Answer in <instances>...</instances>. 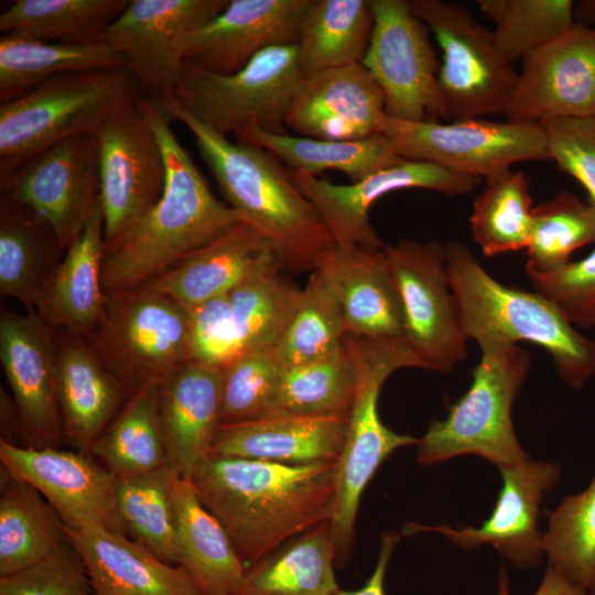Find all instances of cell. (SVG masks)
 <instances>
[{"label":"cell","mask_w":595,"mask_h":595,"mask_svg":"<svg viewBox=\"0 0 595 595\" xmlns=\"http://www.w3.org/2000/svg\"><path fill=\"white\" fill-rule=\"evenodd\" d=\"M0 497V576L25 570L67 541L64 524L29 483L6 470Z\"/></svg>","instance_id":"cell-35"},{"label":"cell","mask_w":595,"mask_h":595,"mask_svg":"<svg viewBox=\"0 0 595 595\" xmlns=\"http://www.w3.org/2000/svg\"><path fill=\"white\" fill-rule=\"evenodd\" d=\"M374 24L370 0H314L298 42L303 77L361 64Z\"/></svg>","instance_id":"cell-36"},{"label":"cell","mask_w":595,"mask_h":595,"mask_svg":"<svg viewBox=\"0 0 595 595\" xmlns=\"http://www.w3.org/2000/svg\"><path fill=\"white\" fill-rule=\"evenodd\" d=\"M526 272L534 291L551 300L574 327H595V248L558 270Z\"/></svg>","instance_id":"cell-51"},{"label":"cell","mask_w":595,"mask_h":595,"mask_svg":"<svg viewBox=\"0 0 595 595\" xmlns=\"http://www.w3.org/2000/svg\"><path fill=\"white\" fill-rule=\"evenodd\" d=\"M302 78L298 44L279 45L259 52L230 75L184 61L171 96L221 136H236L252 125L286 134V116Z\"/></svg>","instance_id":"cell-8"},{"label":"cell","mask_w":595,"mask_h":595,"mask_svg":"<svg viewBox=\"0 0 595 595\" xmlns=\"http://www.w3.org/2000/svg\"><path fill=\"white\" fill-rule=\"evenodd\" d=\"M0 459L6 470L32 485L47 500L66 529L127 533L116 500V477L91 455L18 446L1 440Z\"/></svg>","instance_id":"cell-18"},{"label":"cell","mask_w":595,"mask_h":595,"mask_svg":"<svg viewBox=\"0 0 595 595\" xmlns=\"http://www.w3.org/2000/svg\"><path fill=\"white\" fill-rule=\"evenodd\" d=\"M336 463L293 465L210 454L190 478L249 567L329 521Z\"/></svg>","instance_id":"cell-1"},{"label":"cell","mask_w":595,"mask_h":595,"mask_svg":"<svg viewBox=\"0 0 595 595\" xmlns=\"http://www.w3.org/2000/svg\"><path fill=\"white\" fill-rule=\"evenodd\" d=\"M547 516L542 543L548 564L588 589L595 582V476L583 491L566 496Z\"/></svg>","instance_id":"cell-48"},{"label":"cell","mask_w":595,"mask_h":595,"mask_svg":"<svg viewBox=\"0 0 595 595\" xmlns=\"http://www.w3.org/2000/svg\"><path fill=\"white\" fill-rule=\"evenodd\" d=\"M290 175L315 206L336 245H358L381 249L385 244L374 229L369 212L388 193L423 188L454 197L470 193L483 178L440 165L402 158L358 182L335 184L295 170Z\"/></svg>","instance_id":"cell-17"},{"label":"cell","mask_w":595,"mask_h":595,"mask_svg":"<svg viewBox=\"0 0 595 595\" xmlns=\"http://www.w3.org/2000/svg\"><path fill=\"white\" fill-rule=\"evenodd\" d=\"M388 118L385 96L363 64L303 77L285 125L299 136L355 141L382 134Z\"/></svg>","instance_id":"cell-22"},{"label":"cell","mask_w":595,"mask_h":595,"mask_svg":"<svg viewBox=\"0 0 595 595\" xmlns=\"http://www.w3.org/2000/svg\"><path fill=\"white\" fill-rule=\"evenodd\" d=\"M335 565L326 521L247 567L234 595H336Z\"/></svg>","instance_id":"cell-33"},{"label":"cell","mask_w":595,"mask_h":595,"mask_svg":"<svg viewBox=\"0 0 595 595\" xmlns=\"http://www.w3.org/2000/svg\"><path fill=\"white\" fill-rule=\"evenodd\" d=\"M221 368L186 360L160 382L159 418L166 466L190 479L210 455L220 412Z\"/></svg>","instance_id":"cell-25"},{"label":"cell","mask_w":595,"mask_h":595,"mask_svg":"<svg viewBox=\"0 0 595 595\" xmlns=\"http://www.w3.org/2000/svg\"><path fill=\"white\" fill-rule=\"evenodd\" d=\"M480 350L466 393L444 420L432 422L419 439L420 465L477 455L501 468L529 458L516 436L511 409L530 370V355L518 345H493Z\"/></svg>","instance_id":"cell-7"},{"label":"cell","mask_w":595,"mask_h":595,"mask_svg":"<svg viewBox=\"0 0 595 595\" xmlns=\"http://www.w3.org/2000/svg\"><path fill=\"white\" fill-rule=\"evenodd\" d=\"M129 0H15L0 14L1 33L67 44L101 42Z\"/></svg>","instance_id":"cell-39"},{"label":"cell","mask_w":595,"mask_h":595,"mask_svg":"<svg viewBox=\"0 0 595 595\" xmlns=\"http://www.w3.org/2000/svg\"><path fill=\"white\" fill-rule=\"evenodd\" d=\"M129 396L83 337L60 333L56 399L63 433L75 451L90 455L93 445Z\"/></svg>","instance_id":"cell-27"},{"label":"cell","mask_w":595,"mask_h":595,"mask_svg":"<svg viewBox=\"0 0 595 595\" xmlns=\"http://www.w3.org/2000/svg\"><path fill=\"white\" fill-rule=\"evenodd\" d=\"M595 244V207L562 191L533 206L526 271L545 273L571 262V255Z\"/></svg>","instance_id":"cell-44"},{"label":"cell","mask_w":595,"mask_h":595,"mask_svg":"<svg viewBox=\"0 0 595 595\" xmlns=\"http://www.w3.org/2000/svg\"><path fill=\"white\" fill-rule=\"evenodd\" d=\"M141 105L163 151L165 186L153 208L121 239L105 248V293L151 282L242 221L235 209L215 197L158 100L143 95Z\"/></svg>","instance_id":"cell-2"},{"label":"cell","mask_w":595,"mask_h":595,"mask_svg":"<svg viewBox=\"0 0 595 595\" xmlns=\"http://www.w3.org/2000/svg\"><path fill=\"white\" fill-rule=\"evenodd\" d=\"M283 269L281 259L269 260L227 293L242 353L275 345L296 311L302 289Z\"/></svg>","instance_id":"cell-40"},{"label":"cell","mask_w":595,"mask_h":595,"mask_svg":"<svg viewBox=\"0 0 595 595\" xmlns=\"http://www.w3.org/2000/svg\"><path fill=\"white\" fill-rule=\"evenodd\" d=\"M143 93L126 67L66 73L0 102V180L30 158L78 134H94Z\"/></svg>","instance_id":"cell-6"},{"label":"cell","mask_w":595,"mask_h":595,"mask_svg":"<svg viewBox=\"0 0 595 595\" xmlns=\"http://www.w3.org/2000/svg\"><path fill=\"white\" fill-rule=\"evenodd\" d=\"M577 23L595 28V0H581L575 4Z\"/></svg>","instance_id":"cell-55"},{"label":"cell","mask_w":595,"mask_h":595,"mask_svg":"<svg viewBox=\"0 0 595 595\" xmlns=\"http://www.w3.org/2000/svg\"><path fill=\"white\" fill-rule=\"evenodd\" d=\"M402 302L403 338L424 369L450 372L467 357L445 264V245L403 239L383 247Z\"/></svg>","instance_id":"cell-13"},{"label":"cell","mask_w":595,"mask_h":595,"mask_svg":"<svg viewBox=\"0 0 595 595\" xmlns=\"http://www.w3.org/2000/svg\"><path fill=\"white\" fill-rule=\"evenodd\" d=\"M53 228L32 209L0 199V293L34 312L63 259Z\"/></svg>","instance_id":"cell-32"},{"label":"cell","mask_w":595,"mask_h":595,"mask_svg":"<svg viewBox=\"0 0 595 595\" xmlns=\"http://www.w3.org/2000/svg\"><path fill=\"white\" fill-rule=\"evenodd\" d=\"M348 432V418L274 414L220 425L213 455L307 465L337 463Z\"/></svg>","instance_id":"cell-28"},{"label":"cell","mask_w":595,"mask_h":595,"mask_svg":"<svg viewBox=\"0 0 595 595\" xmlns=\"http://www.w3.org/2000/svg\"><path fill=\"white\" fill-rule=\"evenodd\" d=\"M35 312L1 311L0 361L28 446L55 447L63 426L56 399L57 337Z\"/></svg>","instance_id":"cell-21"},{"label":"cell","mask_w":595,"mask_h":595,"mask_svg":"<svg viewBox=\"0 0 595 595\" xmlns=\"http://www.w3.org/2000/svg\"><path fill=\"white\" fill-rule=\"evenodd\" d=\"M285 365L275 345L246 350L221 368L220 425L275 414Z\"/></svg>","instance_id":"cell-47"},{"label":"cell","mask_w":595,"mask_h":595,"mask_svg":"<svg viewBox=\"0 0 595 595\" xmlns=\"http://www.w3.org/2000/svg\"><path fill=\"white\" fill-rule=\"evenodd\" d=\"M104 226L98 202L44 286L34 312L54 331L85 338L102 315L106 299L101 283Z\"/></svg>","instance_id":"cell-30"},{"label":"cell","mask_w":595,"mask_h":595,"mask_svg":"<svg viewBox=\"0 0 595 595\" xmlns=\"http://www.w3.org/2000/svg\"><path fill=\"white\" fill-rule=\"evenodd\" d=\"M155 99L171 121L182 122L192 133L228 206L271 241L284 269L313 270L318 257L334 241L289 170L262 148L229 141L171 95Z\"/></svg>","instance_id":"cell-3"},{"label":"cell","mask_w":595,"mask_h":595,"mask_svg":"<svg viewBox=\"0 0 595 595\" xmlns=\"http://www.w3.org/2000/svg\"><path fill=\"white\" fill-rule=\"evenodd\" d=\"M126 67L123 56L106 42L67 44L17 33L0 36V100L26 94L66 73Z\"/></svg>","instance_id":"cell-34"},{"label":"cell","mask_w":595,"mask_h":595,"mask_svg":"<svg viewBox=\"0 0 595 595\" xmlns=\"http://www.w3.org/2000/svg\"><path fill=\"white\" fill-rule=\"evenodd\" d=\"M0 192L48 223L66 251L99 202L95 136L71 137L30 158L0 180Z\"/></svg>","instance_id":"cell-16"},{"label":"cell","mask_w":595,"mask_h":595,"mask_svg":"<svg viewBox=\"0 0 595 595\" xmlns=\"http://www.w3.org/2000/svg\"><path fill=\"white\" fill-rule=\"evenodd\" d=\"M274 258L281 259L271 241L241 221L147 284L191 310L229 292Z\"/></svg>","instance_id":"cell-29"},{"label":"cell","mask_w":595,"mask_h":595,"mask_svg":"<svg viewBox=\"0 0 595 595\" xmlns=\"http://www.w3.org/2000/svg\"><path fill=\"white\" fill-rule=\"evenodd\" d=\"M105 294L84 339L130 394L190 360L188 309L148 284Z\"/></svg>","instance_id":"cell-9"},{"label":"cell","mask_w":595,"mask_h":595,"mask_svg":"<svg viewBox=\"0 0 595 595\" xmlns=\"http://www.w3.org/2000/svg\"><path fill=\"white\" fill-rule=\"evenodd\" d=\"M400 537L396 532H387L381 537L380 550L376 566L365 585L355 591L339 589L336 595H386L385 578L389 561Z\"/></svg>","instance_id":"cell-54"},{"label":"cell","mask_w":595,"mask_h":595,"mask_svg":"<svg viewBox=\"0 0 595 595\" xmlns=\"http://www.w3.org/2000/svg\"><path fill=\"white\" fill-rule=\"evenodd\" d=\"M237 142L257 145L284 161L292 170L316 176L327 170L346 174L358 182L392 165L402 158L391 149L383 134L355 141L322 140L268 132L249 126L236 134Z\"/></svg>","instance_id":"cell-37"},{"label":"cell","mask_w":595,"mask_h":595,"mask_svg":"<svg viewBox=\"0 0 595 595\" xmlns=\"http://www.w3.org/2000/svg\"><path fill=\"white\" fill-rule=\"evenodd\" d=\"M64 529L96 595H203L184 569L127 534Z\"/></svg>","instance_id":"cell-26"},{"label":"cell","mask_w":595,"mask_h":595,"mask_svg":"<svg viewBox=\"0 0 595 595\" xmlns=\"http://www.w3.org/2000/svg\"><path fill=\"white\" fill-rule=\"evenodd\" d=\"M227 293L190 310V360L223 368L242 353Z\"/></svg>","instance_id":"cell-52"},{"label":"cell","mask_w":595,"mask_h":595,"mask_svg":"<svg viewBox=\"0 0 595 595\" xmlns=\"http://www.w3.org/2000/svg\"><path fill=\"white\" fill-rule=\"evenodd\" d=\"M176 564L203 595H234L246 566L220 522L201 502L190 479L175 478Z\"/></svg>","instance_id":"cell-31"},{"label":"cell","mask_w":595,"mask_h":595,"mask_svg":"<svg viewBox=\"0 0 595 595\" xmlns=\"http://www.w3.org/2000/svg\"><path fill=\"white\" fill-rule=\"evenodd\" d=\"M162 377L131 393L91 447L90 455L97 456L115 477L166 466L159 418Z\"/></svg>","instance_id":"cell-38"},{"label":"cell","mask_w":595,"mask_h":595,"mask_svg":"<svg viewBox=\"0 0 595 595\" xmlns=\"http://www.w3.org/2000/svg\"><path fill=\"white\" fill-rule=\"evenodd\" d=\"M229 0H131L102 41L126 61L144 96L160 98L176 87L187 40L216 18Z\"/></svg>","instance_id":"cell-15"},{"label":"cell","mask_w":595,"mask_h":595,"mask_svg":"<svg viewBox=\"0 0 595 595\" xmlns=\"http://www.w3.org/2000/svg\"><path fill=\"white\" fill-rule=\"evenodd\" d=\"M521 61L507 120L595 117V28L577 23Z\"/></svg>","instance_id":"cell-19"},{"label":"cell","mask_w":595,"mask_h":595,"mask_svg":"<svg viewBox=\"0 0 595 595\" xmlns=\"http://www.w3.org/2000/svg\"><path fill=\"white\" fill-rule=\"evenodd\" d=\"M177 476L163 466L154 470L116 477L115 493L126 531L154 554L176 564V528L173 502Z\"/></svg>","instance_id":"cell-42"},{"label":"cell","mask_w":595,"mask_h":595,"mask_svg":"<svg viewBox=\"0 0 595 595\" xmlns=\"http://www.w3.org/2000/svg\"><path fill=\"white\" fill-rule=\"evenodd\" d=\"M496 595H511L509 577L504 567L499 572ZM532 595H588V592L548 564L543 578Z\"/></svg>","instance_id":"cell-53"},{"label":"cell","mask_w":595,"mask_h":595,"mask_svg":"<svg viewBox=\"0 0 595 595\" xmlns=\"http://www.w3.org/2000/svg\"><path fill=\"white\" fill-rule=\"evenodd\" d=\"M313 270L335 294L348 334L403 337L402 302L383 248L334 244L318 257Z\"/></svg>","instance_id":"cell-24"},{"label":"cell","mask_w":595,"mask_h":595,"mask_svg":"<svg viewBox=\"0 0 595 595\" xmlns=\"http://www.w3.org/2000/svg\"><path fill=\"white\" fill-rule=\"evenodd\" d=\"M356 390V369L343 344L322 359L285 366L275 414L349 418Z\"/></svg>","instance_id":"cell-43"},{"label":"cell","mask_w":595,"mask_h":595,"mask_svg":"<svg viewBox=\"0 0 595 595\" xmlns=\"http://www.w3.org/2000/svg\"><path fill=\"white\" fill-rule=\"evenodd\" d=\"M499 470L502 487L490 517L480 527L455 529L447 524L429 527L410 522L404 526L403 534L437 532L464 549L491 545L518 569L539 565L544 554L543 534L538 526L540 504L558 484L560 467L529 457Z\"/></svg>","instance_id":"cell-20"},{"label":"cell","mask_w":595,"mask_h":595,"mask_svg":"<svg viewBox=\"0 0 595 595\" xmlns=\"http://www.w3.org/2000/svg\"><path fill=\"white\" fill-rule=\"evenodd\" d=\"M484 180L469 218L474 240L487 257L527 249L533 210L529 180L510 167Z\"/></svg>","instance_id":"cell-41"},{"label":"cell","mask_w":595,"mask_h":595,"mask_svg":"<svg viewBox=\"0 0 595 595\" xmlns=\"http://www.w3.org/2000/svg\"><path fill=\"white\" fill-rule=\"evenodd\" d=\"M539 126L548 158L584 187L595 207V117H550Z\"/></svg>","instance_id":"cell-50"},{"label":"cell","mask_w":595,"mask_h":595,"mask_svg":"<svg viewBox=\"0 0 595 595\" xmlns=\"http://www.w3.org/2000/svg\"><path fill=\"white\" fill-rule=\"evenodd\" d=\"M314 0H229L226 9L190 36L185 61L230 75L259 52L296 45Z\"/></svg>","instance_id":"cell-23"},{"label":"cell","mask_w":595,"mask_h":595,"mask_svg":"<svg viewBox=\"0 0 595 595\" xmlns=\"http://www.w3.org/2000/svg\"><path fill=\"white\" fill-rule=\"evenodd\" d=\"M0 595H96L68 540L41 562L0 576Z\"/></svg>","instance_id":"cell-49"},{"label":"cell","mask_w":595,"mask_h":595,"mask_svg":"<svg viewBox=\"0 0 595 595\" xmlns=\"http://www.w3.org/2000/svg\"><path fill=\"white\" fill-rule=\"evenodd\" d=\"M343 344L357 375L346 442L336 463L335 497L329 520L336 565L349 558L360 498L379 466L397 450L419 439L389 429L380 419L378 399L387 378L401 368L423 365L403 337L372 338L346 334Z\"/></svg>","instance_id":"cell-5"},{"label":"cell","mask_w":595,"mask_h":595,"mask_svg":"<svg viewBox=\"0 0 595 595\" xmlns=\"http://www.w3.org/2000/svg\"><path fill=\"white\" fill-rule=\"evenodd\" d=\"M374 29L363 65L381 88L388 117L440 121V63L426 25L404 0H370Z\"/></svg>","instance_id":"cell-14"},{"label":"cell","mask_w":595,"mask_h":595,"mask_svg":"<svg viewBox=\"0 0 595 595\" xmlns=\"http://www.w3.org/2000/svg\"><path fill=\"white\" fill-rule=\"evenodd\" d=\"M346 334L344 314L335 294L322 274L313 270L275 348L285 366L310 363L337 351Z\"/></svg>","instance_id":"cell-46"},{"label":"cell","mask_w":595,"mask_h":595,"mask_svg":"<svg viewBox=\"0 0 595 595\" xmlns=\"http://www.w3.org/2000/svg\"><path fill=\"white\" fill-rule=\"evenodd\" d=\"M141 97L108 118L94 133L105 248L121 239L153 208L165 186L163 151Z\"/></svg>","instance_id":"cell-12"},{"label":"cell","mask_w":595,"mask_h":595,"mask_svg":"<svg viewBox=\"0 0 595 595\" xmlns=\"http://www.w3.org/2000/svg\"><path fill=\"white\" fill-rule=\"evenodd\" d=\"M445 264L468 340L479 348L536 344L551 355L561 379L574 389L595 376V342L578 333L551 300L500 283L461 241L445 245Z\"/></svg>","instance_id":"cell-4"},{"label":"cell","mask_w":595,"mask_h":595,"mask_svg":"<svg viewBox=\"0 0 595 595\" xmlns=\"http://www.w3.org/2000/svg\"><path fill=\"white\" fill-rule=\"evenodd\" d=\"M587 592H588V595H595V582L591 585Z\"/></svg>","instance_id":"cell-56"},{"label":"cell","mask_w":595,"mask_h":595,"mask_svg":"<svg viewBox=\"0 0 595 595\" xmlns=\"http://www.w3.org/2000/svg\"><path fill=\"white\" fill-rule=\"evenodd\" d=\"M382 134L401 158L430 162L480 178L513 163L549 159L539 123L487 118L443 123L388 117Z\"/></svg>","instance_id":"cell-11"},{"label":"cell","mask_w":595,"mask_h":595,"mask_svg":"<svg viewBox=\"0 0 595 595\" xmlns=\"http://www.w3.org/2000/svg\"><path fill=\"white\" fill-rule=\"evenodd\" d=\"M442 52L437 85L443 120L506 116L519 72L497 48L493 31L461 3L409 0Z\"/></svg>","instance_id":"cell-10"},{"label":"cell","mask_w":595,"mask_h":595,"mask_svg":"<svg viewBox=\"0 0 595 595\" xmlns=\"http://www.w3.org/2000/svg\"><path fill=\"white\" fill-rule=\"evenodd\" d=\"M572 0H478L477 6L495 24L499 52L511 63L522 60L574 28Z\"/></svg>","instance_id":"cell-45"}]
</instances>
